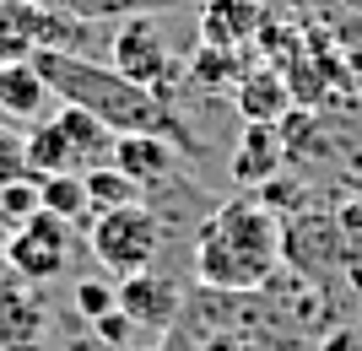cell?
<instances>
[{
  "label": "cell",
  "instance_id": "6da1fadb",
  "mask_svg": "<svg viewBox=\"0 0 362 351\" xmlns=\"http://www.w3.org/2000/svg\"><path fill=\"white\" fill-rule=\"evenodd\" d=\"M38 76L49 81V92L60 97L65 108H81L98 124H108L114 136H163L173 141L179 152H195V136L173 119V108L157 97V92L124 81L114 65H98L87 54H60V49H38L33 54Z\"/></svg>",
  "mask_w": 362,
  "mask_h": 351
},
{
  "label": "cell",
  "instance_id": "7a4b0ae2",
  "mask_svg": "<svg viewBox=\"0 0 362 351\" xmlns=\"http://www.w3.org/2000/svg\"><path fill=\"white\" fill-rule=\"evenodd\" d=\"M287 238H281V216L255 195L222 200L195 232V275L206 292L227 297H249L281 270Z\"/></svg>",
  "mask_w": 362,
  "mask_h": 351
},
{
  "label": "cell",
  "instance_id": "3957f363",
  "mask_svg": "<svg viewBox=\"0 0 362 351\" xmlns=\"http://www.w3.org/2000/svg\"><path fill=\"white\" fill-rule=\"evenodd\" d=\"M163 244H168V222L151 206H119V211L92 216V227H87L92 260L103 265L114 281L146 275L157 265V254H163Z\"/></svg>",
  "mask_w": 362,
  "mask_h": 351
},
{
  "label": "cell",
  "instance_id": "277c9868",
  "mask_svg": "<svg viewBox=\"0 0 362 351\" xmlns=\"http://www.w3.org/2000/svg\"><path fill=\"white\" fill-rule=\"evenodd\" d=\"M71 249H76L71 222L38 211L28 227L6 244V260H11V275H22L28 287H38V281H60V275L71 270Z\"/></svg>",
  "mask_w": 362,
  "mask_h": 351
},
{
  "label": "cell",
  "instance_id": "5b68a950",
  "mask_svg": "<svg viewBox=\"0 0 362 351\" xmlns=\"http://www.w3.org/2000/svg\"><path fill=\"white\" fill-rule=\"evenodd\" d=\"M60 28H71V22H65L60 11L38 6V0H0V65H22V60H33L38 49L71 54Z\"/></svg>",
  "mask_w": 362,
  "mask_h": 351
},
{
  "label": "cell",
  "instance_id": "8992f818",
  "mask_svg": "<svg viewBox=\"0 0 362 351\" xmlns=\"http://www.w3.org/2000/svg\"><path fill=\"white\" fill-rule=\"evenodd\" d=\"M114 71H119L124 81H136V87H146V92H157L168 103V44H163V32H157V22L151 16H130L119 32H114Z\"/></svg>",
  "mask_w": 362,
  "mask_h": 351
},
{
  "label": "cell",
  "instance_id": "52a82bcc",
  "mask_svg": "<svg viewBox=\"0 0 362 351\" xmlns=\"http://www.w3.org/2000/svg\"><path fill=\"white\" fill-rule=\"evenodd\" d=\"M119 314L136 324V330H157V335H163L184 314V287L163 270L130 275V281H119Z\"/></svg>",
  "mask_w": 362,
  "mask_h": 351
},
{
  "label": "cell",
  "instance_id": "ba28073f",
  "mask_svg": "<svg viewBox=\"0 0 362 351\" xmlns=\"http://www.w3.org/2000/svg\"><path fill=\"white\" fill-rule=\"evenodd\" d=\"M49 330V308L38 287L28 281H0V351H38Z\"/></svg>",
  "mask_w": 362,
  "mask_h": 351
},
{
  "label": "cell",
  "instance_id": "9c48e42d",
  "mask_svg": "<svg viewBox=\"0 0 362 351\" xmlns=\"http://www.w3.org/2000/svg\"><path fill=\"white\" fill-rule=\"evenodd\" d=\"M173 157H179V146L163 141V136H119L114 168L136 184V189H157L163 179H173Z\"/></svg>",
  "mask_w": 362,
  "mask_h": 351
},
{
  "label": "cell",
  "instance_id": "30bf717a",
  "mask_svg": "<svg viewBox=\"0 0 362 351\" xmlns=\"http://www.w3.org/2000/svg\"><path fill=\"white\" fill-rule=\"evenodd\" d=\"M54 103V92H49V81L38 76V65L22 60V65H0V114L16 124H38L49 119L44 108Z\"/></svg>",
  "mask_w": 362,
  "mask_h": 351
},
{
  "label": "cell",
  "instance_id": "8fae6325",
  "mask_svg": "<svg viewBox=\"0 0 362 351\" xmlns=\"http://www.w3.org/2000/svg\"><path fill=\"white\" fill-rule=\"evenodd\" d=\"M28 173L38 184L44 179H60V173H81V157H76V146H71V136L60 130V119L49 114V119H38V124H28Z\"/></svg>",
  "mask_w": 362,
  "mask_h": 351
},
{
  "label": "cell",
  "instance_id": "7c38bea8",
  "mask_svg": "<svg viewBox=\"0 0 362 351\" xmlns=\"http://www.w3.org/2000/svg\"><path fill=\"white\" fill-rule=\"evenodd\" d=\"M281 157H287V141L276 136V124H249L233 152V173L238 184H271L281 173Z\"/></svg>",
  "mask_w": 362,
  "mask_h": 351
},
{
  "label": "cell",
  "instance_id": "4fadbf2b",
  "mask_svg": "<svg viewBox=\"0 0 362 351\" xmlns=\"http://www.w3.org/2000/svg\"><path fill=\"white\" fill-rule=\"evenodd\" d=\"M60 130L71 136V146H76V157H81V173H92V168H108L114 162V146H119V136L108 130V124H98L92 114H81V108H65L60 103Z\"/></svg>",
  "mask_w": 362,
  "mask_h": 351
},
{
  "label": "cell",
  "instance_id": "5bb4252c",
  "mask_svg": "<svg viewBox=\"0 0 362 351\" xmlns=\"http://www.w3.org/2000/svg\"><path fill=\"white\" fill-rule=\"evenodd\" d=\"M255 32V6L249 0H206V16H200V38L211 49H233Z\"/></svg>",
  "mask_w": 362,
  "mask_h": 351
},
{
  "label": "cell",
  "instance_id": "9a60e30c",
  "mask_svg": "<svg viewBox=\"0 0 362 351\" xmlns=\"http://www.w3.org/2000/svg\"><path fill=\"white\" fill-rule=\"evenodd\" d=\"M81 184H87V206H92V216H103V211H119V206H141V189L130 179H124L114 162L108 168H92V173H81Z\"/></svg>",
  "mask_w": 362,
  "mask_h": 351
},
{
  "label": "cell",
  "instance_id": "2e32d148",
  "mask_svg": "<svg viewBox=\"0 0 362 351\" xmlns=\"http://www.w3.org/2000/svg\"><path fill=\"white\" fill-rule=\"evenodd\" d=\"M38 195H44V211L60 216V222H92V206H87V184L81 173H60V179H44L38 184Z\"/></svg>",
  "mask_w": 362,
  "mask_h": 351
},
{
  "label": "cell",
  "instance_id": "e0dca14e",
  "mask_svg": "<svg viewBox=\"0 0 362 351\" xmlns=\"http://www.w3.org/2000/svg\"><path fill=\"white\" fill-rule=\"evenodd\" d=\"M238 103H243V114H249V124H271L276 114H287V87H281L271 71H259V76H249L238 87Z\"/></svg>",
  "mask_w": 362,
  "mask_h": 351
},
{
  "label": "cell",
  "instance_id": "ac0fdd59",
  "mask_svg": "<svg viewBox=\"0 0 362 351\" xmlns=\"http://www.w3.org/2000/svg\"><path fill=\"white\" fill-rule=\"evenodd\" d=\"M44 211V195H38V179H22V184H11V189H0V222L11 227V238L22 227H28L33 216Z\"/></svg>",
  "mask_w": 362,
  "mask_h": 351
},
{
  "label": "cell",
  "instance_id": "d6986e66",
  "mask_svg": "<svg viewBox=\"0 0 362 351\" xmlns=\"http://www.w3.org/2000/svg\"><path fill=\"white\" fill-rule=\"evenodd\" d=\"M71 303H76V314L87 324H98V319H108V314L119 308V281H76Z\"/></svg>",
  "mask_w": 362,
  "mask_h": 351
},
{
  "label": "cell",
  "instance_id": "ffe728a7",
  "mask_svg": "<svg viewBox=\"0 0 362 351\" xmlns=\"http://www.w3.org/2000/svg\"><path fill=\"white\" fill-rule=\"evenodd\" d=\"M22 179H33L28 173V141H22V130L0 124V189H11Z\"/></svg>",
  "mask_w": 362,
  "mask_h": 351
},
{
  "label": "cell",
  "instance_id": "44dd1931",
  "mask_svg": "<svg viewBox=\"0 0 362 351\" xmlns=\"http://www.w3.org/2000/svg\"><path fill=\"white\" fill-rule=\"evenodd\" d=\"M92 330H98V335H103L108 346H124L136 324H130V319H124V314H119V308H114V314H108V319H98V324H92Z\"/></svg>",
  "mask_w": 362,
  "mask_h": 351
},
{
  "label": "cell",
  "instance_id": "7402d4cb",
  "mask_svg": "<svg viewBox=\"0 0 362 351\" xmlns=\"http://www.w3.org/2000/svg\"><path fill=\"white\" fill-rule=\"evenodd\" d=\"M319 351H362V335H357V330H330Z\"/></svg>",
  "mask_w": 362,
  "mask_h": 351
},
{
  "label": "cell",
  "instance_id": "603a6c76",
  "mask_svg": "<svg viewBox=\"0 0 362 351\" xmlns=\"http://www.w3.org/2000/svg\"><path fill=\"white\" fill-rule=\"evenodd\" d=\"M6 244H11V227H6V222H0V249H6Z\"/></svg>",
  "mask_w": 362,
  "mask_h": 351
},
{
  "label": "cell",
  "instance_id": "cb8c5ba5",
  "mask_svg": "<svg viewBox=\"0 0 362 351\" xmlns=\"http://www.w3.org/2000/svg\"><path fill=\"white\" fill-rule=\"evenodd\" d=\"M146 351H163V346H146Z\"/></svg>",
  "mask_w": 362,
  "mask_h": 351
}]
</instances>
